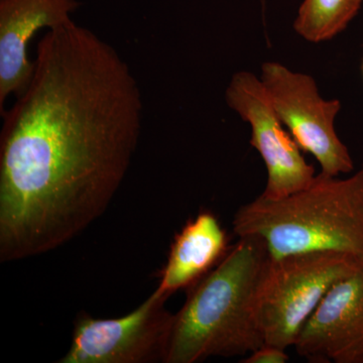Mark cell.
<instances>
[{
  "label": "cell",
  "mask_w": 363,
  "mask_h": 363,
  "mask_svg": "<svg viewBox=\"0 0 363 363\" xmlns=\"http://www.w3.org/2000/svg\"><path fill=\"white\" fill-rule=\"evenodd\" d=\"M0 133V262L38 257L106 211L143 128L142 91L116 48L74 21L48 30Z\"/></svg>",
  "instance_id": "6da1fadb"
},
{
  "label": "cell",
  "mask_w": 363,
  "mask_h": 363,
  "mask_svg": "<svg viewBox=\"0 0 363 363\" xmlns=\"http://www.w3.org/2000/svg\"><path fill=\"white\" fill-rule=\"evenodd\" d=\"M363 262L335 252L269 257L257 286L255 317L264 344L288 350L329 290Z\"/></svg>",
  "instance_id": "277c9868"
},
{
  "label": "cell",
  "mask_w": 363,
  "mask_h": 363,
  "mask_svg": "<svg viewBox=\"0 0 363 363\" xmlns=\"http://www.w3.org/2000/svg\"><path fill=\"white\" fill-rule=\"evenodd\" d=\"M262 84L274 111L301 150L311 154L322 175L338 177L353 171L352 157L334 128L341 104L325 100L311 76L269 62L262 67Z\"/></svg>",
  "instance_id": "5b68a950"
},
{
  "label": "cell",
  "mask_w": 363,
  "mask_h": 363,
  "mask_svg": "<svg viewBox=\"0 0 363 363\" xmlns=\"http://www.w3.org/2000/svg\"><path fill=\"white\" fill-rule=\"evenodd\" d=\"M362 74H363V62H362Z\"/></svg>",
  "instance_id": "4fadbf2b"
},
{
  "label": "cell",
  "mask_w": 363,
  "mask_h": 363,
  "mask_svg": "<svg viewBox=\"0 0 363 363\" xmlns=\"http://www.w3.org/2000/svg\"><path fill=\"white\" fill-rule=\"evenodd\" d=\"M362 4V0H304L294 28L308 42L331 40L357 16Z\"/></svg>",
  "instance_id": "8fae6325"
},
{
  "label": "cell",
  "mask_w": 363,
  "mask_h": 363,
  "mask_svg": "<svg viewBox=\"0 0 363 363\" xmlns=\"http://www.w3.org/2000/svg\"><path fill=\"white\" fill-rule=\"evenodd\" d=\"M225 97L228 106L252 126L250 145L266 164L267 183L260 196L281 199L308 187L316 177L314 167L286 130L260 78L238 72L231 78Z\"/></svg>",
  "instance_id": "52a82bcc"
},
{
  "label": "cell",
  "mask_w": 363,
  "mask_h": 363,
  "mask_svg": "<svg viewBox=\"0 0 363 363\" xmlns=\"http://www.w3.org/2000/svg\"><path fill=\"white\" fill-rule=\"evenodd\" d=\"M228 236L212 212H201L176 234L157 289L164 295L188 290L204 278L228 252Z\"/></svg>",
  "instance_id": "30bf717a"
},
{
  "label": "cell",
  "mask_w": 363,
  "mask_h": 363,
  "mask_svg": "<svg viewBox=\"0 0 363 363\" xmlns=\"http://www.w3.org/2000/svg\"><path fill=\"white\" fill-rule=\"evenodd\" d=\"M157 289L123 317L96 319L81 313L70 348L60 363H164L174 314Z\"/></svg>",
  "instance_id": "8992f818"
},
{
  "label": "cell",
  "mask_w": 363,
  "mask_h": 363,
  "mask_svg": "<svg viewBox=\"0 0 363 363\" xmlns=\"http://www.w3.org/2000/svg\"><path fill=\"white\" fill-rule=\"evenodd\" d=\"M233 233L257 236L269 257L335 252L363 262V164L347 179L316 175L281 199H257L234 215Z\"/></svg>",
  "instance_id": "3957f363"
},
{
  "label": "cell",
  "mask_w": 363,
  "mask_h": 363,
  "mask_svg": "<svg viewBox=\"0 0 363 363\" xmlns=\"http://www.w3.org/2000/svg\"><path fill=\"white\" fill-rule=\"evenodd\" d=\"M286 350L278 346L262 344L247 355V357L240 360L241 363H286L290 359Z\"/></svg>",
  "instance_id": "7c38bea8"
},
{
  "label": "cell",
  "mask_w": 363,
  "mask_h": 363,
  "mask_svg": "<svg viewBox=\"0 0 363 363\" xmlns=\"http://www.w3.org/2000/svg\"><path fill=\"white\" fill-rule=\"evenodd\" d=\"M294 347L312 363H363V266L332 286Z\"/></svg>",
  "instance_id": "ba28073f"
},
{
  "label": "cell",
  "mask_w": 363,
  "mask_h": 363,
  "mask_svg": "<svg viewBox=\"0 0 363 363\" xmlns=\"http://www.w3.org/2000/svg\"><path fill=\"white\" fill-rule=\"evenodd\" d=\"M223 259L190 286L173 327L164 363L236 357L264 344L255 317V297L269 255L257 236H241Z\"/></svg>",
  "instance_id": "7a4b0ae2"
},
{
  "label": "cell",
  "mask_w": 363,
  "mask_h": 363,
  "mask_svg": "<svg viewBox=\"0 0 363 363\" xmlns=\"http://www.w3.org/2000/svg\"><path fill=\"white\" fill-rule=\"evenodd\" d=\"M78 0H0V113L7 98L21 94L32 79L28 45L42 28L73 21Z\"/></svg>",
  "instance_id": "9c48e42d"
}]
</instances>
